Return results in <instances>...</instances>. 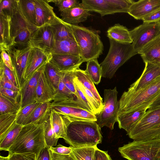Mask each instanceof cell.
<instances>
[{"label": "cell", "instance_id": "6da1fadb", "mask_svg": "<svg viewBox=\"0 0 160 160\" xmlns=\"http://www.w3.org/2000/svg\"><path fill=\"white\" fill-rule=\"evenodd\" d=\"M160 94V76L138 90L128 89L123 93L119 101L118 114L147 110Z\"/></svg>", "mask_w": 160, "mask_h": 160}, {"label": "cell", "instance_id": "7a4b0ae2", "mask_svg": "<svg viewBox=\"0 0 160 160\" xmlns=\"http://www.w3.org/2000/svg\"><path fill=\"white\" fill-rule=\"evenodd\" d=\"M101 128L96 121L72 122L67 127L65 142L74 148L96 147L101 143Z\"/></svg>", "mask_w": 160, "mask_h": 160}, {"label": "cell", "instance_id": "3957f363", "mask_svg": "<svg viewBox=\"0 0 160 160\" xmlns=\"http://www.w3.org/2000/svg\"><path fill=\"white\" fill-rule=\"evenodd\" d=\"M44 122L23 126L16 140L8 150L9 154L34 153L37 160L46 147L44 135Z\"/></svg>", "mask_w": 160, "mask_h": 160}, {"label": "cell", "instance_id": "277c9868", "mask_svg": "<svg viewBox=\"0 0 160 160\" xmlns=\"http://www.w3.org/2000/svg\"><path fill=\"white\" fill-rule=\"evenodd\" d=\"M72 25L73 34L83 62L97 59L103 52L104 46L99 31L77 25Z\"/></svg>", "mask_w": 160, "mask_h": 160}, {"label": "cell", "instance_id": "5b68a950", "mask_svg": "<svg viewBox=\"0 0 160 160\" xmlns=\"http://www.w3.org/2000/svg\"><path fill=\"white\" fill-rule=\"evenodd\" d=\"M109 39L110 46L108 53L100 64L102 68V77L111 79L119 67L138 53L132 43L121 42Z\"/></svg>", "mask_w": 160, "mask_h": 160}, {"label": "cell", "instance_id": "8992f818", "mask_svg": "<svg viewBox=\"0 0 160 160\" xmlns=\"http://www.w3.org/2000/svg\"><path fill=\"white\" fill-rule=\"evenodd\" d=\"M134 140L160 138V107L150 108L127 134Z\"/></svg>", "mask_w": 160, "mask_h": 160}, {"label": "cell", "instance_id": "52a82bcc", "mask_svg": "<svg viewBox=\"0 0 160 160\" xmlns=\"http://www.w3.org/2000/svg\"><path fill=\"white\" fill-rule=\"evenodd\" d=\"M118 150L128 160H160V138L133 140L119 147Z\"/></svg>", "mask_w": 160, "mask_h": 160}, {"label": "cell", "instance_id": "ba28073f", "mask_svg": "<svg viewBox=\"0 0 160 160\" xmlns=\"http://www.w3.org/2000/svg\"><path fill=\"white\" fill-rule=\"evenodd\" d=\"M11 45L28 43L32 33L38 28L31 25L25 19L15 0L10 12Z\"/></svg>", "mask_w": 160, "mask_h": 160}, {"label": "cell", "instance_id": "9c48e42d", "mask_svg": "<svg viewBox=\"0 0 160 160\" xmlns=\"http://www.w3.org/2000/svg\"><path fill=\"white\" fill-rule=\"evenodd\" d=\"M116 87L104 91V102L102 109L96 115L97 123L100 128L106 126L112 130L117 122L119 108Z\"/></svg>", "mask_w": 160, "mask_h": 160}, {"label": "cell", "instance_id": "30bf717a", "mask_svg": "<svg viewBox=\"0 0 160 160\" xmlns=\"http://www.w3.org/2000/svg\"><path fill=\"white\" fill-rule=\"evenodd\" d=\"M131 0H82L80 4L89 12H94L101 16L117 13H127L135 2Z\"/></svg>", "mask_w": 160, "mask_h": 160}, {"label": "cell", "instance_id": "8fae6325", "mask_svg": "<svg viewBox=\"0 0 160 160\" xmlns=\"http://www.w3.org/2000/svg\"><path fill=\"white\" fill-rule=\"evenodd\" d=\"M32 48L29 42L14 44L10 46L6 50L11 58L20 89L24 82L25 68L30 53Z\"/></svg>", "mask_w": 160, "mask_h": 160}, {"label": "cell", "instance_id": "7c38bea8", "mask_svg": "<svg viewBox=\"0 0 160 160\" xmlns=\"http://www.w3.org/2000/svg\"><path fill=\"white\" fill-rule=\"evenodd\" d=\"M50 108L66 117L71 122L80 120L97 121L96 115L85 110L76 100L52 101Z\"/></svg>", "mask_w": 160, "mask_h": 160}, {"label": "cell", "instance_id": "4fadbf2b", "mask_svg": "<svg viewBox=\"0 0 160 160\" xmlns=\"http://www.w3.org/2000/svg\"><path fill=\"white\" fill-rule=\"evenodd\" d=\"M132 44L138 52L147 43L160 34V21L143 22L129 31Z\"/></svg>", "mask_w": 160, "mask_h": 160}, {"label": "cell", "instance_id": "5bb4252c", "mask_svg": "<svg viewBox=\"0 0 160 160\" xmlns=\"http://www.w3.org/2000/svg\"><path fill=\"white\" fill-rule=\"evenodd\" d=\"M56 41L52 29L49 24H47L38 28L32 33L29 42L33 48L51 54L54 50Z\"/></svg>", "mask_w": 160, "mask_h": 160}, {"label": "cell", "instance_id": "9a60e30c", "mask_svg": "<svg viewBox=\"0 0 160 160\" xmlns=\"http://www.w3.org/2000/svg\"><path fill=\"white\" fill-rule=\"evenodd\" d=\"M51 57V54L46 52L38 48H33L27 62L24 76V82L29 79L37 70L49 61Z\"/></svg>", "mask_w": 160, "mask_h": 160}, {"label": "cell", "instance_id": "2e32d148", "mask_svg": "<svg viewBox=\"0 0 160 160\" xmlns=\"http://www.w3.org/2000/svg\"><path fill=\"white\" fill-rule=\"evenodd\" d=\"M43 66L37 70L29 79L25 81L21 87L20 102L21 108L35 102L36 89Z\"/></svg>", "mask_w": 160, "mask_h": 160}, {"label": "cell", "instance_id": "e0dca14e", "mask_svg": "<svg viewBox=\"0 0 160 160\" xmlns=\"http://www.w3.org/2000/svg\"><path fill=\"white\" fill-rule=\"evenodd\" d=\"M44 65L36 89L35 101L39 103L51 102L55 92L44 70Z\"/></svg>", "mask_w": 160, "mask_h": 160}, {"label": "cell", "instance_id": "ac0fdd59", "mask_svg": "<svg viewBox=\"0 0 160 160\" xmlns=\"http://www.w3.org/2000/svg\"><path fill=\"white\" fill-rule=\"evenodd\" d=\"M160 8V0H140L135 2L128 13L136 20H141Z\"/></svg>", "mask_w": 160, "mask_h": 160}, {"label": "cell", "instance_id": "d6986e66", "mask_svg": "<svg viewBox=\"0 0 160 160\" xmlns=\"http://www.w3.org/2000/svg\"><path fill=\"white\" fill-rule=\"evenodd\" d=\"M50 62L60 72L75 70L83 62L80 56L56 54H51Z\"/></svg>", "mask_w": 160, "mask_h": 160}, {"label": "cell", "instance_id": "ffe728a7", "mask_svg": "<svg viewBox=\"0 0 160 160\" xmlns=\"http://www.w3.org/2000/svg\"><path fill=\"white\" fill-rule=\"evenodd\" d=\"M36 16V26L50 24L57 17L48 0H34Z\"/></svg>", "mask_w": 160, "mask_h": 160}, {"label": "cell", "instance_id": "44dd1931", "mask_svg": "<svg viewBox=\"0 0 160 160\" xmlns=\"http://www.w3.org/2000/svg\"><path fill=\"white\" fill-rule=\"evenodd\" d=\"M144 69L140 77L128 88L137 91L144 87L160 76V66L150 62H146Z\"/></svg>", "mask_w": 160, "mask_h": 160}, {"label": "cell", "instance_id": "7402d4cb", "mask_svg": "<svg viewBox=\"0 0 160 160\" xmlns=\"http://www.w3.org/2000/svg\"><path fill=\"white\" fill-rule=\"evenodd\" d=\"M144 63L150 62L160 66V34L146 44L138 52Z\"/></svg>", "mask_w": 160, "mask_h": 160}, {"label": "cell", "instance_id": "603a6c76", "mask_svg": "<svg viewBox=\"0 0 160 160\" xmlns=\"http://www.w3.org/2000/svg\"><path fill=\"white\" fill-rule=\"evenodd\" d=\"M61 19L70 24L77 25L86 20L91 15L90 12L80 4L61 13Z\"/></svg>", "mask_w": 160, "mask_h": 160}, {"label": "cell", "instance_id": "cb8c5ba5", "mask_svg": "<svg viewBox=\"0 0 160 160\" xmlns=\"http://www.w3.org/2000/svg\"><path fill=\"white\" fill-rule=\"evenodd\" d=\"M0 50L6 51L11 45L10 18L9 13L3 10L0 12Z\"/></svg>", "mask_w": 160, "mask_h": 160}, {"label": "cell", "instance_id": "d4e9b609", "mask_svg": "<svg viewBox=\"0 0 160 160\" xmlns=\"http://www.w3.org/2000/svg\"><path fill=\"white\" fill-rule=\"evenodd\" d=\"M146 111L144 110L118 114L117 122L119 128L125 130L128 134Z\"/></svg>", "mask_w": 160, "mask_h": 160}, {"label": "cell", "instance_id": "484cf974", "mask_svg": "<svg viewBox=\"0 0 160 160\" xmlns=\"http://www.w3.org/2000/svg\"><path fill=\"white\" fill-rule=\"evenodd\" d=\"M49 25L53 31L56 41L75 39L72 25L65 22L58 17Z\"/></svg>", "mask_w": 160, "mask_h": 160}, {"label": "cell", "instance_id": "4316f807", "mask_svg": "<svg viewBox=\"0 0 160 160\" xmlns=\"http://www.w3.org/2000/svg\"><path fill=\"white\" fill-rule=\"evenodd\" d=\"M50 115L53 128L57 137L65 139L67 127L71 122L64 116L51 108Z\"/></svg>", "mask_w": 160, "mask_h": 160}, {"label": "cell", "instance_id": "83f0119b", "mask_svg": "<svg viewBox=\"0 0 160 160\" xmlns=\"http://www.w3.org/2000/svg\"><path fill=\"white\" fill-rule=\"evenodd\" d=\"M50 102L40 103L27 120L23 126L32 123L44 122L49 116L51 110Z\"/></svg>", "mask_w": 160, "mask_h": 160}, {"label": "cell", "instance_id": "f1b7e54d", "mask_svg": "<svg viewBox=\"0 0 160 160\" xmlns=\"http://www.w3.org/2000/svg\"><path fill=\"white\" fill-rule=\"evenodd\" d=\"M107 36L109 38H112L121 42L132 43L133 42L128 28L118 23L108 28Z\"/></svg>", "mask_w": 160, "mask_h": 160}, {"label": "cell", "instance_id": "f546056e", "mask_svg": "<svg viewBox=\"0 0 160 160\" xmlns=\"http://www.w3.org/2000/svg\"><path fill=\"white\" fill-rule=\"evenodd\" d=\"M52 54L80 56L78 44L75 39H68L57 41Z\"/></svg>", "mask_w": 160, "mask_h": 160}, {"label": "cell", "instance_id": "4dcf8cb0", "mask_svg": "<svg viewBox=\"0 0 160 160\" xmlns=\"http://www.w3.org/2000/svg\"><path fill=\"white\" fill-rule=\"evenodd\" d=\"M18 3L19 10L25 19L31 25L37 28L34 0H18Z\"/></svg>", "mask_w": 160, "mask_h": 160}, {"label": "cell", "instance_id": "1f68e13d", "mask_svg": "<svg viewBox=\"0 0 160 160\" xmlns=\"http://www.w3.org/2000/svg\"><path fill=\"white\" fill-rule=\"evenodd\" d=\"M75 72L77 80L84 87L93 93L100 105L103 107V102L102 98L98 92L94 84L85 71L79 68L75 70Z\"/></svg>", "mask_w": 160, "mask_h": 160}, {"label": "cell", "instance_id": "d6a6232c", "mask_svg": "<svg viewBox=\"0 0 160 160\" xmlns=\"http://www.w3.org/2000/svg\"><path fill=\"white\" fill-rule=\"evenodd\" d=\"M23 126L15 123L5 135L0 138L1 150L8 151L16 140Z\"/></svg>", "mask_w": 160, "mask_h": 160}, {"label": "cell", "instance_id": "836d02e7", "mask_svg": "<svg viewBox=\"0 0 160 160\" xmlns=\"http://www.w3.org/2000/svg\"><path fill=\"white\" fill-rule=\"evenodd\" d=\"M44 135L46 147L51 148L56 145L59 138L56 136L52 127L50 112L44 122Z\"/></svg>", "mask_w": 160, "mask_h": 160}, {"label": "cell", "instance_id": "e575fe53", "mask_svg": "<svg viewBox=\"0 0 160 160\" xmlns=\"http://www.w3.org/2000/svg\"><path fill=\"white\" fill-rule=\"evenodd\" d=\"M86 68L85 70L94 84L98 85L102 77V68L97 59L87 62Z\"/></svg>", "mask_w": 160, "mask_h": 160}, {"label": "cell", "instance_id": "d590c367", "mask_svg": "<svg viewBox=\"0 0 160 160\" xmlns=\"http://www.w3.org/2000/svg\"><path fill=\"white\" fill-rule=\"evenodd\" d=\"M44 70L56 94L62 73L50 61L45 65Z\"/></svg>", "mask_w": 160, "mask_h": 160}, {"label": "cell", "instance_id": "8d00e7d4", "mask_svg": "<svg viewBox=\"0 0 160 160\" xmlns=\"http://www.w3.org/2000/svg\"><path fill=\"white\" fill-rule=\"evenodd\" d=\"M61 72V77L58 88L52 101L76 100L77 98L76 95L65 84L63 79L62 73Z\"/></svg>", "mask_w": 160, "mask_h": 160}, {"label": "cell", "instance_id": "74e56055", "mask_svg": "<svg viewBox=\"0 0 160 160\" xmlns=\"http://www.w3.org/2000/svg\"><path fill=\"white\" fill-rule=\"evenodd\" d=\"M72 150L70 154L74 160H94L96 147H84L74 148L71 147Z\"/></svg>", "mask_w": 160, "mask_h": 160}, {"label": "cell", "instance_id": "f35d334b", "mask_svg": "<svg viewBox=\"0 0 160 160\" xmlns=\"http://www.w3.org/2000/svg\"><path fill=\"white\" fill-rule=\"evenodd\" d=\"M19 112L0 115V138H2L16 123Z\"/></svg>", "mask_w": 160, "mask_h": 160}, {"label": "cell", "instance_id": "ab89813d", "mask_svg": "<svg viewBox=\"0 0 160 160\" xmlns=\"http://www.w3.org/2000/svg\"><path fill=\"white\" fill-rule=\"evenodd\" d=\"M21 108L19 104L14 103L0 95V115L18 112Z\"/></svg>", "mask_w": 160, "mask_h": 160}, {"label": "cell", "instance_id": "60d3db41", "mask_svg": "<svg viewBox=\"0 0 160 160\" xmlns=\"http://www.w3.org/2000/svg\"><path fill=\"white\" fill-rule=\"evenodd\" d=\"M74 82L82 91L85 96L94 109L96 114L100 112L102 109L103 107L100 105L93 93L88 89L84 87L77 80L76 77L74 79Z\"/></svg>", "mask_w": 160, "mask_h": 160}, {"label": "cell", "instance_id": "b9f144b4", "mask_svg": "<svg viewBox=\"0 0 160 160\" xmlns=\"http://www.w3.org/2000/svg\"><path fill=\"white\" fill-rule=\"evenodd\" d=\"M40 103L35 102L21 108L18 114L16 123L23 126L27 120Z\"/></svg>", "mask_w": 160, "mask_h": 160}, {"label": "cell", "instance_id": "7bdbcfd3", "mask_svg": "<svg viewBox=\"0 0 160 160\" xmlns=\"http://www.w3.org/2000/svg\"><path fill=\"white\" fill-rule=\"evenodd\" d=\"M48 1L49 2L54 3L61 13L72 8L80 3L79 1L77 0H48Z\"/></svg>", "mask_w": 160, "mask_h": 160}, {"label": "cell", "instance_id": "ee69618b", "mask_svg": "<svg viewBox=\"0 0 160 160\" xmlns=\"http://www.w3.org/2000/svg\"><path fill=\"white\" fill-rule=\"evenodd\" d=\"M0 95L13 103L20 104V90L14 91L0 87Z\"/></svg>", "mask_w": 160, "mask_h": 160}, {"label": "cell", "instance_id": "f6af8a7d", "mask_svg": "<svg viewBox=\"0 0 160 160\" xmlns=\"http://www.w3.org/2000/svg\"><path fill=\"white\" fill-rule=\"evenodd\" d=\"M75 70L62 72L65 84L68 88L75 95L76 91L74 82V79L76 77Z\"/></svg>", "mask_w": 160, "mask_h": 160}, {"label": "cell", "instance_id": "bcb514c9", "mask_svg": "<svg viewBox=\"0 0 160 160\" xmlns=\"http://www.w3.org/2000/svg\"><path fill=\"white\" fill-rule=\"evenodd\" d=\"M0 72L10 80L14 85L19 89V85L14 72L6 66L1 59L0 62Z\"/></svg>", "mask_w": 160, "mask_h": 160}, {"label": "cell", "instance_id": "7dc6e473", "mask_svg": "<svg viewBox=\"0 0 160 160\" xmlns=\"http://www.w3.org/2000/svg\"><path fill=\"white\" fill-rule=\"evenodd\" d=\"M0 87L8 89L14 91H19L20 89L14 84L3 74L0 72Z\"/></svg>", "mask_w": 160, "mask_h": 160}, {"label": "cell", "instance_id": "c3c4849f", "mask_svg": "<svg viewBox=\"0 0 160 160\" xmlns=\"http://www.w3.org/2000/svg\"><path fill=\"white\" fill-rule=\"evenodd\" d=\"M8 160H36V155L34 153H15L8 154Z\"/></svg>", "mask_w": 160, "mask_h": 160}, {"label": "cell", "instance_id": "681fc988", "mask_svg": "<svg viewBox=\"0 0 160 160\" xmlns=\"http://www.w3.org/2000/svg\"><path fill=\"white\" fill-rule=\"evenodd\" d=\"M142 20L143 22L160 21V8L145 16Z\"/></svg>", "mask_w": 160, "mask_h": 160}, {"label": "cell", "instance_id": "f907efd6", "mask_svg": "<svg viewBox=\"0 0 160 160\" xmlns=\"http://www.w3.org/2000/svg\"><path fill=\"white\" fill-rule=\"evenodd\" d=\"M50 149L52 152H54L63 155L70 154L72 150L71 146L68 147L60 144H59L56 147H53Z\"/></svg>", "mask_w": 160, "mask_h": 160}, {"label": "cell", "instance_id": "816d5d0a", "mask_svg": "<svg viewBox=\"0 0 160 160\" xmlns=\"http://www.w3.org/2000/svg\"><path fill=\"white\" fill-rule=\"evenodd\" d=\"M1 59L2 60L4 64L13 71H14V68L10 55L5 50L1 51Z\"/></svg>", "mask_w": 160, "mask_h": 160}, {"label": "cell", "instance_id": "f5cc1de1", "mask_svg": "<svg viewBox=\"0 0 160 160\" xmlns=\"http://www.w3.org/2000/svg\"><path fill=\"white\" fill-rule=\"evenodd\" d=\"M14 2L15 0H0V12L5 10L9 14L12 9Z\"/></svg>", "mask_w": 160, "mask_h": 160}, {"label": "cell", "instance_id": "db71d44e", "mask_svg": "<svg viewBox=\"0 0 160 160\" xmlns=\"http://www.w3.org/2000/svg\"><path fill=\"white\" fill-rule=\"evenodd\" d=\"M94 160H112L108 151L101 150L97 148L94 153Z\"/></svg>", "mask_w": 160, "mask_h": 160}, {"label": "cell", "instance_id": "11a10c76", "mask_svg": "<svg viewBox=\"0 0 160 160\" xmlns=\"http://www.w3.org/2000/svg\"><path fill=\"white\" fill-rule=\"evenodd\" d=\"M51 160H74L70 154H61L52 152L50 149Z\"/></svg>", "mask_w": 160, "mask_h": 160}, {"label": "cell", "instance_id": "9f6ffc18", "mask_svg": "<svg viewBox=\"0 0 160 160\" xmlns=\"http://www.w3.org/2000/svg\"><path fill=\"white\" fill-rule=\"evenodd\" d=\"M36 160H51L50 148L46 147L40 152Z\"/></svg>", "mask_w": 160, "mask_h": 160}, {"label": "cell", "instance_id": "6f0895ef", "mask_svg": "<svg viewBox=\"0 0 160 160\" xmlns=\"http://www.w3.org/2000/svg\"><path fill=\"white\" fill-rule=\"evenodd\" d=\"M160 107V94L153 101L149 106L150 108Z\"/></svg>", "mask_w": 160, "mask_h": 160}, {"label": "cell", "instance_id": "680465c9", "mask_svg": "<svg viewBox=\"0 0 160 160\" xmlns=\"http://www.w3.org/2000/svg\"><path fill=\"white\" fill-rule=\"evenodd\" d=\"M9 156L3 157L1 156H0V160H8Z\"/></svg>", "mask_w": 160, "mask_h": 160}]
</instances>
